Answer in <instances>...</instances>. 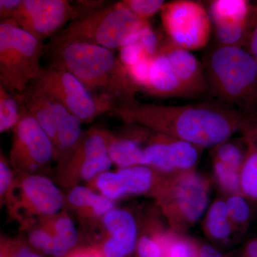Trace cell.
<instances>
[{
	"label": "cell",
	"instance_id": "cell-1",
	"mask_svg": "<svg viewBox=\"0 0 257 257\" xmlns=\"http://www.w3.org/2000/svg\"><path fill=\"white\" fill-rule=\"evenodd\" d=\"M126 123L136 124L199 148L216 147L239 132L242 113L216 103L166 105L137 100L110 111Z\"/></svg>",
	"mask_w": 257,
	"mask_h": 257
},
{
	"label": "cell",
	"instance_id": "cell-2",
	"mask_svg": "<svg viewBox=\"0 0 257 257\" xmlns=\"http://www.w3.org/2000/svg\"><path fill=\"white\" fill-rule=\"evenodd\" d=\"M49 65L73 74L95 97L113 108L137 100L139 89L112 50L83 42H55L45 45Z\"/></svg>",
	"mask_w": 257,
	"mask_h": 257
},
{
	"label": "cell",
	"instance_id": "cell-3",
	"mask_svg": "<svg viewBox=\"0 0 257 257\" xmlns=\"http://www.w3.org/2000/svg\"><path fill=\"white\" fill-rule=\"evenodd\" d=\"M202 63L214 103L242 114L257 110V64L245 47L215 44Z\"/></svg>",
	"mask_w": 257,
	"mask_h": 257
},
{
	"label": "cell",
	"instance_id": "cell-4",
	"mask_svg": "<svg viewBox=\"0 0 257 257\" xmlns=\"http://www.w3.org/2000/svg\"><path fill=\"white\" fill-rule=\"evenodd\" d=\"M150 25L117 2L75 19L50 41L83 42L119 50L138 41L140 32Z\"/></svg>",
	"mask_w": 257,
	"mask_h": 257
},
{
	"label": "cell",
	"instance_id": "cell-5",
	"mask_svg": "<svg viewBox=\"0 0 257 257\" xmlns=\"http://www.w3.org/2000/svg\"><path fill=\"white\" fill-rule=\"evenodd\" d=\"M43 42L19 26L13 19L0 23V85L12 93L23 94L38 77Z\"/></svg>",
	"mask_w": 257,
	"mask_h": 257
},
{
	"label": "cell",
	"instance_id": "cell-6",
	"mask_svg": "<svg viewBox=\"0 0 257 257\" xmlns=\"http://www.w3.org/2000/svg\"><path fill=\"white\" fill-rule=\"evenodd\" d=\"M28 87L59 103L82 122L92 121L112 109L109 103L91 94L73 74L52 66L42 67L38 77Z\"/></svg>",
	"mask_w": 257,
	"mask_h": 257
},
{
	"label": "cell",
	"instance_id": "cell-7",
	"mask_svg": "<svg viewBox=\"0 0 257 257\" xmlns=\"http://www.w3.org/2000/svg\"><path fill=\"white\" fill-rule=\"evenodd\" d=\"M160 13L167 39L172 44L190 52L207 47L212 24L203 3L175 0L165 3Z\"/></svg>",
	"mask_w": 257,
	"mask_h": 257
},
{
	"label": "cell",
	"instance_id": "cell-8",
	"mask_svg": "<svg viewBox=\"0 0 257 257\" xmlns=\"http://www.w3.org/2000/svg\"><path fill=\"white\" fill-rule=\"evenodd\" d=\"M208 182L194 171L175 174L167 185V208L176 227L192 226L202 218L209 203Z\"/></svg>",
	"mask_w": 257,
	"mask_h": 257
},
{
	"label": "cell",
	"instance_id": "cell-9",
	"mask_svg": "<svg viewBox=\"0 0 257 257\" xmlns=\"http://www.w3.org/2000/svg\"><path fill=\"white\" fill-rule=\"evenodd\" d=\"M77 18V8L67 0H23L13 17L20 28L42 42Z\"/></svg>",
	"mask_w": 257,
	"mask_h": 257
},
{
	"label": "cell",
	"instance_id": "cell-10",
	"mask_svg": "<svg viewBox=\"0 0 257 257\" xmlns=\"http://www.w3.org/2000/svg\"><path fill=\"white\" fill-rule=\"evenodd\" d=\"M207 5L216 45L244 47L251 30L253 3L213 0Z\"/></svg>",
	"mask_w": 257,
	"mask_h": 257
},
{
	"label": "cell",
	"instance_id": "cell-11",
	"mask_svg": "<svg viewBox=\"0 0 257 257\" xmlns=\"http://www.w3.org/2000/svg\"><path fill=\"white\" fill-rule=\"evenodd\" d=\"M55 147L50 137L36 120L27 113L15 128L12 157L15 162L28 168L50 162Z\"/></svg>",
	"mask_w": 257,
	"mask_h": 257
},
{
	"label": "cell",
	"instance_id": "cell-12",
	"mask_svg": "<svg viewBox=\"0 0 257 257\" xmlns=\"http://www.w3.org/2000/svg\"><path fill=\"white\" fill-rule=\"evenodd\" d=\"M159 51L170 60L185 97H194L206 92L207 82L202 62L190 51L176 46L168 39L162 41Z\"/></svg>",
	"mask_w": 257,
	"mask_h": 257
},
{
	"label": "cell",
	"instance_id": "cell-13",
	"mask_svg": "<svg viewBox=\"0 0 257 257\" xmlns=\"http://www.w3.org/2000/svg\"><path fill=\"white\" fill-rule=\"evenodd\" d=\"M104 224L111 235L103 247L104 257H125L133 252L138 239L133 216L126 211L112 209L104 216Z\"/></svg>",
	"mask_w": 257,
	"mask_h": 257
},
{
	"label": "cell",
	"instance_id": "cell-14",
	"mask_svg": "<svg viewBox=\"0 0 257 257\" xmlns=\"http://www.w3.org/2000/svg\"><path fill=\"white\" fill-rule=\"evenodd\" d=\"M23 189L29 203L40 214H55L63 204V198L60 190L46 177H29L24 180Z\"/></svg>",
	"mask_w": 257,
	"mask_h": 257
},
{
	"label": "cell",
	"instance_id": "cell-15",
	"mask_svg": "<svg viewBox=\"0 0 257 257\" xmlns=\"http://www.w3.org/2000/svg\"><path fill=\"white\" fill-rule=\"evenodd\" d=\"M145 92L159 97H185L170 60L160 51L152 58L148 85Z\"/></svg>",
	"mask_w": 257,
	"mask_h": 257
},
{
	"label": "cell",
	"instance_id": "cell-16",
	"mask_svg": "<svg viewBox=\"0 0 257 257\" xmlns=\"http://www.w3.org/2000/svg\"><path fill=\"white\" fill-rule=\"evenodd\" d=\"M20 94L27 113L36 120L42 130L50 137L56 148L57 124L52 101L29 87Z\"/></svg>",
	"mask_w": 257,
	"mask_h": 257
},
{
	"label": "cell",
	"instance_id": "cell-17",
	"mask_svg": "<svg viewBox=\"0 0 257 257\" xmlns=\"http://www.w3.org/2000/svg\"><path fill=\"white\" fill-rule=\"evenodd\" d=\"M108 153L111 161L121 169L148 166L145 148L135 138H108Z\"/></svg>",
	"mask_w": 257,
	"mask_h": 257
},
{
	"label": "cell",
	"instance_id": "cell-18",
	"mask_svg": "<svg viewBox=\"0 0 257 257\" xmlns=\"http://www.w3.org/2000/svg\"><path fill=\"white\" fill-rule=\"evenodd\" d=\"M52 102L57 124L56 147L60 150H69L77 145L82 137V120L59 103Z\"/></svg>",
	"mask_w": 257,
	"mask_h": 257
},
{
	"label": "cell",
	"instance_id": "cell-19",
	"mask_svg": "<svg viewBox=\"0 0 257 257\" xmlns=\"http://www.w3.org/2000/svg\"><path fill=\"white\" fill-rule=\"evenodd\" d=\"M246 147L244 160L240 170L241 195L257 204V147L243 138Z\"/></svg>",
	"mask_w": 257,
	"mask_h": 257
},
{
	"label": "cell",
	"instance_id": "cell-20",
	"mask_svg": "<svg viewBox=\"0 0 257 257\" xmlns=\"http://www.w3.org/2000/svg\"><path fill=\"white\" fill-rule=\"evenodd\" d=\"M27 114L21 94L12 93L0 85V132L16 127Z\"/></svg>",
	"mask_w": 257,
	"mask_h": 257
},
{
	"label": "cell",
	"instance_id": "cell-21",
	"mask_svg": "<svg viewBox=\"0 0 257 257\" xmlns=\"http://www.w3.org/2000/svg\"><path fill=\"white\" fill-rule=\"evenodd\" d=\"M205 227L210 237L219 241L229 238L231 234V221L228 216L226 202L216 200L208 209Z\"/></svg>",
	"mask_w": 257,
	"mask_h": 257
},
{
	"label": "cell",
	"instance_id": "cell-22",
	"mask_svg": "<svg viewBox=\"0 0 257 257\" xmlns=\"http://www.w3.org/2000/svg\"><path fill=\"white\" fill-rule=\"evenodd\" d=\"M118 172L122 179L126 194H143L152 187L153 172L147 166H134L121 169Z\"/></svg>",
	"mask_w": 257,
	"mask_h": 257
},
{
	"label": "cell",
	"instance_id": "cell-23",
	"mask_svg": "<svg viewBox=\"0 0 257 257\" xmlns=\"http://www.w3.org/2000/svg\"><path fill=\"white\" fill-rule=\"evenodd\" d=\"M68 200L71 204L77 207H92L98 215L107 214L112 210L114 202L112 199L94 194L84 187H77L69 193Z\"/></svg>",
	"mask_w": 257,
	"mask_h": 257
},
{
	"label": "cell",
	"instance_id": "cell-24",
	"mask_svg": "<svg viewBox=\"0 0 257 257\" xmlns=\"http://www.w3.org/2000/svg\"><path fill=\"white\" fill-rule=\"evenodd\" d=\"M55 229V249L52 256L62 257L75 246L78 234L73 222L67 217L59 219L56 222Z\"/></svg>",
	"mask_w": 257,
	"mask_h": 257
},
{
	"label": "cell",
	"instance_id": "cell-25",
	"mask_svg": "<svg viewBox=\"0 0 257 257\" xmlns=\"http://www.w3.org/2000/svg\"><path fill=\"white\" fill-rule=\"evenodd\" d=\"M250 201L241 194H233L226 201V210L231 223L245 226L253 215L252 205Z\"/></svg>",
	"mask_w": 257,
	"mask_h": 257
},
{
	"label": "cell",
	"instance_id": "cell-26",
	"mask_svg": "<svg viewBox=\"0 0 257 257\" xmlns=\"http://www.w3.org/2000/svg\"><path fill=\"white\" fill-rule=\"evenodd\" d=\"M214 172L217 182L225 192L241 194L240 189V170L214 158Z\"/></svg>",
	"mask_w": 257,
	"mask_h": 257
},
{
	"label": "cell",
	"instance_id": "cell-27",
	"mask_svg": "<svg viewBox=\"0 0 257 257\" xmlns=\"http://www.w3.org/2000/svg\"><path fill=\"white\" fill-rule=\"evenodd\" d=\"M245 152L246 147L243 150L237 144L226 141L214 147V158L241 170L244 160Z\"/></svg>",
	"mask_w": 257,
	"mask_h": 257
},
{
	"label": "cell",
	"instance_id": "cell-28",
	"mask_svg": "<svg viewBox=\"0 0 257 257\" xmlns=\"http://www.w3.org/2000/svg\"><path fill=\"white\" fill-rule=\"evenodd\" d=\"M119 3L139 18L146 21L160 13L165 3L162 0H122Z\"/></svg>",
	"mask_w": 257,
	"mask_h": 257
},
{
	"label": "cell",
	"instance_id": "cell-29",
	"mask_svg": "<svg viewBox=\"0 0 257 257\" xmlns=\"http://www.w3.org/2000/svg\"><path fill=\"white\" fill-rule=\"evenodd\" d=\"M96 184L104 196L111 199H116L126 194L122 179L119 172H103L98 177Z\"/></svg>",
	"mask_w": 257,
	"mask_h": 257
},
{
	"label": "cell",
	"instance_id": "cell-30",
	"mask_svg": "<svg viewBox=\"0 0 257 257\" xmlns=\"http://www.w3.org/2000/svg\"><path fill=\"white\" fill-rule=\"evenodd\" d=\"M81 162V175L83 178L91 179L99 172L108 170L111 165L110 157L95 159V160H87L82 157L76 156Z\"/></svg>",
	"mask_w": 257,
	"mask_h": 257
},
{
	"label": "cell",
	"instance_id": "cell-31",
	"mask_svg": "<svg viewBox=\"0 0 257 257\" xmlns=\"http://www.w3.org/2000/svg\"><path fill=\"white\" fill-rule=\"evenodd\" d=\"M137 42L143 48L147 57L150 58H152L154 56L157 55L161 43H162V41H160L157 34L152 30L150 25L140 32Z\"/></svg>",
	"mask_w": 257,
	"mask_h": 257
},
{
	"label": "cell",
	"instance_id": "cell-32",
	"mask_svg": "<svg viewBox=\"0 0 257 257\" xmlns=\"http://www.w3.org/2000/svg\"><path fill=\"white\" fill-rule=\"evenodd\" d=\"M145 58H150V57H147L138 42L125 45L119 49V59L125 69L138 63L140 61Z\"/></svg>",
	"mask_w": 257,
	"mask_h": 257
},
{
	"label": "cell",
	"instance_id": "cell-33",
	"mask_svg": "<svg viewBox=\"0 0 257 257\" xmlns=\"http://www.w3.org/2000/svg\"><path fill=\"white\" fill-rule=\"evenodd\" d=\"M30 241L32 246L42 250L46 254L53 255L55 249V240L47 231L43 230H37L33 231L30 236Z\"/></svg>",
	"mask_w": 257,
	"mask_h": 257
},
{
	"label": "cell",
	"instance_id": "cell-34",
	"mask_svg": "<svg viewBox=\"0 0 257 257\" xmlns=\"http://www.w3.org/2000/svg\"><path fill=\"white\" fill-rule=\"evenodd\" d=\"M239 132L257 147V110L243 114Z\"/></svg>",
	"mask_w": 257,
	"mask_h": 257
},
{
	"label": "cell",
	"instance_id": "cell-35",
	"mask_svg": "<svg viewBox=\"0 0 257 257\" xmlns=\"http://www.w3.org/2000/svg\"><path fill=\"white\" fill-rule=\"evenodd\" d=\"M139 257H162V248L160 243L147 236H143L138 244Z\"/></svg>",
	"mask_w": 257,
	"mask_h": 257
},
{
	"label": "cell",
	"instance_id": "cell-36",
	"mask_svg": "<svg viewBox=\"0 0 257 257\" xmlns=\"http://www.w3.org/2000/svg\"><path fill=\"white\" fill-rule=\"evenodd\" d=\"M170 257H193L192 246L186 240L177 239L169 240Z\"/></svg>",
	"mask_w": 257,
	"mask_h": 257
},
{
	"label": "cell",
	"instance_id": "cell-37",
	"mask_svg": "<svg viewBox=\"0 0 257 257\" xmlns=\"http://www.w3.org/2000/svg\"><path fill=\"white\" fill-rule=\"evenodd\" d=\"M245 48L252 56L257 64V2L253 3L252 22Z\"/></svg>",
	"mask_w": 257,
	"mask_h": 257
},
{
	"label": "cell",
	"instance_id": "cell-38",
	"mask_svg": "<svg viewBox=\"0 0 257 257\" xmlns=\"http://www.w3.org/2000/svg\"><path fill=\"white\" fill-rule=\"evenodd\" d=\"M23 0H0V19L1 21L13 19L16 10Z\"/></svg>",
	"mask_w": 257,
	"mask_h": 257
},
{
	"label": "cell",
	"instance_id": "cell-39",
	"mask_svg": "<svg viewBox=\"0 0 257 257\" xmlns=\"http://www.w3.org/2000/svg\"><path fill=\"white\" fill-rule=\"evenodd\" d=\"M11 178V173L9 167L4 161L2 160L0 163V192L4 194L8 188Z\"/></svg>",
	"mask_w": 257,
	"mask_h": 257
},
{
	"label": "cell",
	"instance_id": "cell-40",
	"mask_svg": "<svg viewBox=\"0 0 257 257\" xmlns=\"http://www.w3.org/2000/svg\"><path fill=\"white\" fill-rule=\"evenodd\" d=\"M199 257H223L217 250L210 245H203L199 249Z\"/></svg>",
	"mask_w": 257,
	"mask_h": 257
},
{
	"label": "cell",
	"instance_id": "cell-41",
	"mask_svg": "<svg viewBox=\"0 0 257 257\" xmlns=\"http://www.w3.org/2000/svg\"><path fill=\"white\" fill-rule=\"evenodd\" d=\"M2 257H5L2 256ZM9 257V256H8ZM10 257H43L41 255L32 251L30 248L27 247H20L14 251Z\"/></svg>",
	"mask_w": 257,
	"mask_h": 257
},
{
	"label": "cell",
	"instance_id": "cell-42",
	"mask_svg": "<svg viewBox=\"0 0 257 257\" xmlns=\"http://www.w3.org/2000/svg\"><path fill=\"white\" fill-rule=\"evenodd\" d=\"M246 253L248 257H257V239L248 243L246 247Z\"/></svg>",
	"mask_w": 257,
	"mask_h": 257
},
{
	"label": "cell",
	"instance_id": "cell-43",
	"mask_svg": "<svg viewBox=\"0 0 257 257\" xmlns=\"http://www.w3.org/2000/svg\"><path fill=\"white\" fill-rule=\"evenodd\" d=\"M74 257H101V256H99V255L96 254V253H82V254H79L78 256H76Z\"/></svg>",
	"mask_w": 257,
	"mask_h": 257
}]
</instances>
